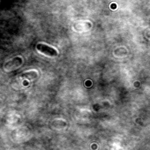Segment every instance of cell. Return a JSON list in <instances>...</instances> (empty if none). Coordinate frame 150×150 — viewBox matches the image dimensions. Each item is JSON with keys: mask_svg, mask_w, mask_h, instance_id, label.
<instances>
[{"mask_svg": "<svg viewBox=\"0 0 150 150\" xmlns=\"http://www.w3.org/2000/svg\"><path fill=\"white\" fill-rule=\"evenodd\" d=\"M36 48L40 52H42V53H43L45 55H48V56H50V57H54V56L57 55V50L54 48H52V47H50L49 45H46V44H43V43H39V44H37Z\"/></svg>", "mask_w": 150, "mask_h": 150, "instance_id": "cell-1", "label": "cell"}]
</instances>
